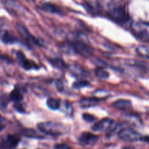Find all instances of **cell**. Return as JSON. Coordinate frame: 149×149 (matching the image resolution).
<instances>
[{
    "instance_id": "8",
    "label": "cell",
    "mask_w": 149,
    "mask_h": 149,
    "mask_svg": "<svg viewBox=\"0 0 149 149\" xmlns=\"http://www.w3.org/2000/svg\"><path fill=\"white\" fill-rule=\"evenodd\" d=\"M20 142V138L16 135H9L1 143L0 149H14Z\"/></svg>"
},
{
    "instance_id": "18",
    "label": "cell",
    "mask_w": 149,
    "mask_h": 149,
    "mask_svg": "<svg viewBox=\"0 0 149 149\" xmlns=\"http://www.w3.org/2000/svg\"><path fill=\"white\" fill-rule=\"evenodd\" d=\"M97 4L100 8L109 12V10L112 8L113 0H97Z\"/></svg>"
},
{
    "instance_id": "17",
    "label": "cell",
    "mask_w": 149,
    "mask_h": 149,
    "mask_svg": "<svg viewBox=\"0 0 149 149\" xmlns=\"http://www.w3.org/2000/svg\"><path fill=\"white\" fill-rule=\"evenodd\" d=\"M136 52L140 56L149 59V48L143 45L138 46L136 48Z\"/></svg>"
},
{
    "instance_id": "9",
    "label": "cell",
    "mask_w": 149,
    "mask_h": 149,
    "mask_svg": "<svg viewBox=\"0 0 149 149\" xmlns=\"http://www.w3.org/2000/svg\"><path fill=\"white\" fill-rule=\"evenodd\" d=\"M98 136L90 132H83L79 138V142L81 146H92L98 141Z\"/></svg>"
},
{
    "instance_id": "10",
    "label": "cell",
    "mask_w": 149,
    "mask_h": 149,
    "mask_svg": "<svg viewBox=\"0 0 149 149\" xmlns=\"http://www.w3.org/2000/svg\"><path fill=\"white\" fill-rule=\"evenodd\" d=\"M17 29L18 33L20 34V36H21L23 39H26V41L32 42L34 44H36V45H42L39 39H35L34 37H33V36L31 35V33L29 32V31L27 30V29H26L23 24H21V23H18V24L17 25Z\"/></svg>"
},
{
    "instance_id": "19",
    "label": "cell",
    "mask_w": 149,
    "mask_h": 149,
    "mask_svg": "<svg viewBox=\"0 0 149 149\" xmlns=\"http://www.w3.org/2000/svg\"><path fill=\"white\" fill-rule=\"evenodd\" d=\"M47 106L52 110H57L60 108V103L55 98H49L47 100Z\"/></svg>"
},
{
    "instance_id": "2",
    "label": "cell",
    "mask_w": 149,
    "mask_h": 149,
    "mask_svg": "<svg viewBox=\"0 0 149 149\" xmlns=\"http://www.w3.org/2000/svg\"><path fill=\"white\" fill-rule=\"evenodd\" d=\"M132 32L141 40L149 42V23L143 21L133 22L131 25Z\"/></svg>"
},
{
    "instance_id": "26",
    "label": "cell",
    "mask_w": 149,
    "mask_h": 149,
    "mask_svg": "<svg viewBox=\"0 0 149 149\" xmlns=\"http://www.w3.org/2000/svg\"><path fill=\"white\" fill-rule=\"evenodd\" d=\"M50 62H52V65H55L56 67H58V68H62V67H63L64 64H63V61H62L61 60H60L59 61H58V60H55V61H51Z\"/></svg>"
},
{
    "instance_id": "30",
    "label": "cell",
    "mask_w": 149,
    "mask_h": 149,
    "mask_svg": "<svg viewBox=\"0 0 149 149\" xmlns=\"http://www.w3.org/2000/svg\"><path fill=\"white\" fill-rule=\"evenodd\" d=\"M93 62H94L95 64H96V65H97V63H98V67H97V68H102V67L106 66V65L104 62H103V61H100V60L97 59V58H95V60Z\"/></svg>"
},
{
    "instance_id": "5",
    "label": "cell",
    "mask_w": 149,
    "mask_h": 149,
    "mask_svg": "<svg viewBox=\"0 0 149 149\" xmlns=\"http://www.w3.org/2000/svg\"><path fill=\"white\" fill-rule=\"evenodd\" d=\"M121 140L125 142H135L141 140V135L135 130L131 128H125L122 130L119 133Z\"/></svg>"
},
{
    "instance_id": "11",
    "label": "cell",
    "mask_w": 149,
    "mask_h": 149,
    "mask_svg": "<svg viewBox=\"0 0 149 149\" xmlns=\"http://www.w3.org/2000/svg\"><path fill=\"white\" fill-rule=\"evenodd\" d=\"M99 100L97 97H84L80 100L79 106L82 109H87L97 106Z\"/></svg>"
},
{
    "instance_id": "33",
    "label": "cell",
    "mask_w": 149,
    "mask_h": 149,
    "mask_svg": "<svg viewBox=\"0 0 149 149\" xmlns=\"http://www.w3.org/2000/svg\"><path fill=\"white\" fill-rule=\"evenodd\" d=\"M125 149H135V148H134L133 147H130H130H126V148H125Z\"/></svg>"
},
{
    "instance_id": "4",
    "label": "cell",
    "mask_w": 149,
    "mask_h": 149,
    "mask_svg": "<svg viewBox=\"0 0 149 149\" xmlns=\"http://www.w3.org/2000/svg\"><path fill=\"white\" fill-rule=\"evenodd\" d=\"M71 44L75 52H78L82 56L85 58L90 57L93 52V49L86 43V41L83 40H75L73 42H69Z\"/></svg>"
},
{
    "instance_id": "6",
    "label": "cell",
    "mask_w": 149,
    "mask_h": 149,
    "mask_svg": "<svg viewBox=\"0 0 149 149\" xmlns=\"http://www.w3.org/2000/svg\"><path fill=\"white\" fill-rule=\"evenodd\" d=\"M4 7L10 13L15 15H21L24 12L25 9L21 4L14 0H1Z\"/></svg>"
},
{
    "instance_id": "23",
    "label": "cell",
    "mask_w": 149,
    "mask_h": 149,
    "mask_svg": "<svg viewBox=\"0 0 149 149\" xmlns=\"http://www.w3.org/2000/svg\"><path fill=\"white\" fill-rule=\"evenodd\" d=\"M82 118L85 122H93L96 119V118L93 115L90 114V113H84L82 115Z\"/></svg>"
},
{
    "instance_id": "1",
    "label": "cell",
    "mask_w": 149,
    "mask_h": 149,
    "mask_svg": "<svg viewBox=\"0 0 149 149\" xmlns=\"http://www.w3.org/2000/svg\"><path fill=\"white\" fill-rule=\"evenodd\" d=\"M38 129L43 133L51 135H61L68 132V128L59 122H44L37 125Z\"/></svg>"
},
{
    "instance_id": "27",
    "label": "cell",
    "mask_w": 149,
    "mask_h": 149,
    "mask_svg": "<svg viewBox=\"0 0 149 149\" xmlns=\"http://www.w3.org/2000/svg\"><path fill=\"white\" fill-rule=\"evenodd\" d=\"M8 103V99H7V96L3 95L0 97V105L2 106H6Z\"/></svg>"
},
{
    "instance_id": "15",
    "label": "cell",
    "mask_w": 149,
    "mask_h": 149,
    "mask_svg": "<svg viewBox=\"0 0 149 149\" xmlns=\"http://www.w3.org/2000/svg\"><path fill=\"white\" fill-rule=\"evenodd\" d=\"M69 70L76 77H85L87 75V71H84L81 67L77 65H71L69 67Z\"/></svg>"
},
{
    "instance_id": "24",
    "label": "cell",
    "mask_w": 149,
    "mask_h": 149,
    "mask_svg": "<svg viewBox=\"0 0 149 149\" xmlns=\"http://www.w3.org/2000/svg\"><path fill=\"white\" fill-rule=\"evenodd\" d=\"M44 10H47V11L51 12V13H58V9L54 7L52 4H44Z\"/></svg>"
},
{
    "instance_id": "31",
    "label": "cell",
    "mask_w": 149,
    "mask_h": 149,
    "mask_svg": "<svg viewBox=\"0 0 149 149\" xmlns=\"http://www.w3.org/2000/svg\"><path fill=\"white\" fill-rule=\"evenodd\" d=\"M141 140H143V141H145V142H146V143H149V136L144 137V138H141Z\"/></svg>"
},
{
    "instance_id": "7",
    "label": "cell",
    "mask_w": 149,
    "mask_h": 149,
    "mask_svg": "<svg viewBox=\"0 0 149 149\" xmlns=\"http://www.w3.org/2000/svg\"><path fill=\"white\" fill-rule=\"evenodd\" d=\"M115 125L114 121L109 118H105L102 119L100 122L93 125L92 129L95 132H103V131H107L113 127Z\"/></svg>"
},
{
    "instance_id": "20",
    "label": "cell",
    "mask_w": 149,
    "mask_h": 149,
    "mask_svg": "<svg viewBox=\"0 0 149 149\" xmlns=\"http://www.w3.org/2000/svg\"><path fill=\"white\" fill-rule=\"evenodd\" d=\"M95 76L100 79H107L109 77V74L103 68H97L95 70Z\"/></svg>"
},
{
    "instance_id": "16",
    "label": "cell",
    "mask_w": 149,
    "mask_h": 149,
    "mask_svg": "<svg viewBox=\"0 0 149 149\" xmlns=\"http://www.w3.org/2000/svg\"><path fill=\"white\" fill-rule=\"evenodd\" d=\"M9 98H10V100H13V101L16 102V103H18V102L21 101L23 100V95L20 93L18 89L15 88L14 90H13L11 92Z\"/></svg>"
},
{
    "instance_id": "13",
    "label": "cell",
    "mask_w": 149,
    "mask_h": 149,
    "mask_svg": "<svg viewBox=\"0 0 149 149\" xmlns=\"http://www.w3.org/2000/svg\"><path fill=\"white\" fill-rule=\"evenodd\" d=\"M112 106H113V107H114L115 109H119V110H125V109H127L131 107V106H132V103H131L130 100L122 99V100H117L115 102H113Z\"/></svg>"
},
{
    "instance_id": "3",
    "label": "cell",
    "mask_w": 149,
    "mask_h": 149,
    "mask_svg": "<svg viewBox=\"0 0 149 149\" xmlns=\"http://www.w3.org/2000/svg\"><path fill=\"white\" fill-rule=\"evenodd\" d=\"M109 17L118 23H125L127 21L128 17L125 9L121 7H112L108 12Z\"/></svg>"
},
{
    "instance_id": "25",
    "label": "cell",
    "mask_w": 149,
    "mask_h": 149,
    "mask_svg": "<svg viewBox=\"0 0 149 149\" xmlns=\"http://www.w3.org/2000/svg\"><path fill=\"white\" fill-rule=\"evenodd\" d=\"M54 149H71V147L67 144H55L54 146Z\"/></svg>"
},
{
    "instance_id": "32",
    "label": "cell",
    "mask_w": 149,
    "mask_h": 149,
    "mask_svg": "<svg viewBox=\"0 0 149 149\" xmlns=\"http://www.w3.org/2000/svg\"><path fill=\"white\" fill-rule=\"evenodd\" d=\"M4 125H2V124H1V123H0V132H1V131L2 130L4 129Z\"/></svg>"
},
{
    "instance_id": "21",
    "label": "cell",
    "mask_w": 149,
    "mask_h": 149,
    "mask_svg": "<svg viewBox=\"0 0 149 149\" xmlns=\"http://www.w3.org/2000/svg\"><path fill=\"white\" fill-rule=\"evenodd\" d=\"M22 65H23V68L26 70H30L32 68H38V66L36 65L34 62L30 61V60L25 59L23 62L21 63Z\"/></svg>"
},
{
    "instance_id": "12",
    "label": "cell",
    "mask_w": 149,
    "mask_h": 149,
    "mask_svg": "<svg viewBox=\"0 0 149 149\" xmlns=\"http://www.w3.org/2000/svg\"><path fill=\"white\" fill-rule=\"evenodd\" d=\"M0 39L5 44H13L17 42V38L7 31H0Z\"/></svg>"
},
{
    "instance_id": "29",
    "label": "cell",
    "mask_w": 149,
    "mask_h": 149,
    "mask_svg": "<svg viewBox=\"0 0 149 149\" xmlns=\"http://www.w3.org/2000/svg\"><path fill=\"white\" fill-rule=\"evenodd\" d=\"M17 58L18 60V61L20 63H22L25 59H26V57L23 55V52H17Z\"/></svg>"
},
{
    "instance_id": "22",
    "label": "cell",
    "mask_w": 149,
    "mask_h": 149,
    "mask_svg": "<svg viewBox=\"0 0 149 149\" xmlns=\"http://www.w3.org/2000/svg\"><path fill=\"white\" fill-rule=\"evenodd\" d=\"M89 85H90V83L87 81H85V80H79V81H76V82H74L73 84V87L74 89H80L87 87Z\"/></svg>"
},
{
    "instance_id": "28",
    "label": "cell",
    "mask_w": 149,
    "mask_h": 149,
    "mask_svg": "<svg viewBox=\"0 0 149 149\" xmlns=\"http://www.w3.org/2000/svg\"><path fill=\"white\" fill-rule=\"evenodd\" d=\"M14 108L15 109L16 111H17L19 112H24V109L23 108V106H22V105H20V103H16L14 105Z\"/></svg>"
},
{
    "instance_id": "14",
    "label": "cell",
    "mask_w": 149,
    "mask_h": 149,
    "mask_svg": "<svg viewBox=\"0 0 149 149\" xmlns=\"http://www.w3.org/2000/svg\"><path fill=\"white\" fill-rule=\"evenodd\" d=\"M21 134L25 137L30 138H37V139H43L44 136L40 135L36 131L32 129H25L21 131Z\"/></svg>"
}]
</instances>
